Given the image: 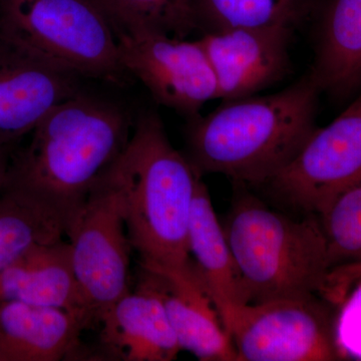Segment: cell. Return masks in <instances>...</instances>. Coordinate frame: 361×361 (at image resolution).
<instances>
[{
    "mask_svg": "<svg viewBox=\"0 0 361 361\" xmlns=\"http://www.w3.org/2000/svg\"><path fill=\"white\" fill-rule=\"evenodd\" d=\"M135 122L122 102L82 87L45 116L26 146L14 149L4 188L30 195L70 224L127 146Z\"/></svg>",
    "mask_w": 361,
    "mask_h": 361,
    "instance_id": "6da1fadb",
    "label": "cell"
},
{
    "mask_svg": "<svg viewBox=\"0 0 361 361\" xmlns=\"http://www.w3.org/2000/svg\"><path fill=\"white\" fill-rule=\"evenodd\" d=\"M320 90L310 73L269 96L223 101L188 118L187 158L201 175L264 185L295 157L316 129Z\"/></svg>",
    "mask_w": 361,
    "mask_h": 361,
    "instance_id": "7a4b0ae2",
    "label": "cell"
},
{
    "mask_svg": "<svg viewBox=\"0 0 361 361\" xmlns=\"http://www.w3.org/2000/svg\"><path fill=\"white\" fill-rule=\"evenodd\" d=\"M122 200L128 235L142 263L186 265L190 218L201 174L171 144L154 110L135 118L127 146L104 173Z\"/></svg>",
    "mask_w": 361,
    "mask_h": 361,
    "instance_id": "3957f363",
    "label": "cell"
},
{
    "mask_svg": "<svg viewBox=\"0 0 361 361\" xmlns=\"http://www.w3.org/2000/svg\"><path fill=\"white\" fill-rule=\"evenodd\" d=\"M249 303L315 296L334 270L319 218L298 220L241 193L224 227Z\"/></svg>",
    "mask_w": 361,
    "mask_h": 361,
    "instance_id": "277c9868",
    "label": "cell"
},
{
    "mask_svg": "<svg viewBox=\"0 0 361 361\" xmlns=\"http://www.w3.org/2000/svg\"><path fill=\"white\" fill-rule=\"evenodd\" d=\"M0 37L85 80L120 87L134 80L92 0H0Z\"/></svg>",
    "mask_w": 361,
    "mask_h": 361,
    "instance_id": "5b68a950",
    "label": "cell"
},
{
    "mask_svg": "<svg viewBox=\"0 0 361 361\" xmlns=\"http://www.w3.org/2000/svg\"><path fill=\"white\" fill-rule=\"evenodd\" d=\"M71 260L94 324L104 310L130 292V251L120 195L103 174L71 218Z\"/></svg>",
    "mask_w": 361,
    "mask_h": 361,
    "instance_id": "8992f818",
    "label": "cell"
},
{
    "mask_svg": "<svg viewBox=\"0 0 361 361\" xmlns=\"http://www.w3.org/2000/svg\"><path fill=\"white\" fill-rule=\"evenodd\" d=\"M224 327L239 361L341 360L334 320L316 296L240 306Z\"/></svg>",
    "mask_w": 361,
    "mask_h": 361,
    "instance_id": "52a82bcc",
    "label": "cell"
},
{
    "mask_svg": "<svg viewBox=\"0 0 361 361\" xmlns=\"http://www.w3.org/2000/svg\"><path fill=\"white\" fill-rule=\"evenodd\" d=\"M360 180L361 94L329 125L316 128L295 157L265 184L292 205L318 215Z\"/></svg>",
    "mask_w": 361,
    "mask_h": 361,
    "instance_id": "ba28073f",
    "label": "cell"
},
{
    "mask_svg": "<svg viewBox=\"0 0 361 361\" xmlns=\"http://www.w3.org/2000/svg\"><path fill=\"white\" fill-rule=\"evenodd\" d=\"M126 71L146 87L157 103L191 118L219 99L218 85L199 39L161 32L116 37Z\"/></svg>",
    "mask_w": 361,
    "mask_h": 361,
    "instance_id": "9c48e42d",
    "label": "cell"
},
{
    "mask_svg": "<svg viewBox=\"0 0 361 361\" xmlns=\"http://www.w3.org/2000/svg\"><path fill=\"white\" fill-rule=\"evenodd\" d=\"M84 80L0 37V145H18Z\"/></svg>",
    "mask_w": 361,
    "mask_h": 361,
    "instance_id": "30bf717a",
    "label": "cell"
},
{
    "mask_svg": "<svg viewBox=\"0 0 361 361\" xmlns=\"http://www.w3.org/2000/svg\"><path fill=\"white\" fill-rule=\"evenodd\" d=\"M137 285L160 298L182 350L202 361H237L208 287L194 261L180 267L140 263Z\"/></svg>",
    "mask_w": 361,
    "mask_h": 361,
    "instance_id": "8fae6325",
    "label": "cell"
},
{
    "mask_svg": "<svg viewBox=\"0 0 361 361\" xmlns=\"http://www.w3.org/2000/svg\"><path fill=\"white\" fill-rule=\"evenodd\" d=\"M292 30L234 28L204 33L199 42L215 75L222 101L255 96L290 70Z\"/></svg>",
    "mask_w": 361,
    "mask_h": 361,
    "instance_id": "7c38bea8",
    "label": "cell"
},
{
    "mask_svg": "<svg viewBox=\"0 0 361 361\" xmlns=\"http://www.w3.org/2000/svg\"><path fill=\"white\" fill-rule=\"evenodd\" d=\"M97 323L101 350L110 360L171 361L182 350L160 298L140 285L104 310Z\"/></svg>",
    "mask_w": 361,
    "mask_h": 361,
    "instance_id": "4fadbf2b",
    "label": "cell"
},
{
    "mask_svg": "<svg viewBox=\"0 0 361 361\" xmlns=\"http://www.w3.org/2000/svg\"><path fill=\"white\" fill-rule=\"evenodd\" d=\"M90 322L59 308L0 303V361H59L87 355L80 336Z\"/></svg>",
    "mask_w": 361,
    "mask_h": 361,
    "instance_id": "5bb4252c",
    "label": "cell"
},
{
    "mask_svg": "<svg viewBox=\"0 0 361 361\" xmlns=\"http://www.w3.org/2000/svg\"><path fill=\"white\" fill-rule=\"evenodd\" d=\"M18 301L84 316L94 325L63 239L33 247L0 273V303Z\"/></svg>",
    "mask_w": 361,
    "mask_h": 361,
    "instance_id": "9a60e30c",
    "label": "cell"
},
{
    "mask_svg": "<svg viewBox=\"0 0 361 361\" xmlns=\"http://www.w3.org/2000/svg\"><path fill=\"white\" fill-rule=\"evenodd\" d=\"M190 256L208 287L223 325L233 311L249 303L241 275L206 185L199 180L190 218Z\"/></svg>",
    "mask_w": 361,
    "mask_h": 361,
    "instance_id": "2e32d148",
    "label": "cell"
},
{
    "mask_svg": "<svg viewBox=\"0 0 361 361\" xmlns=\"http://www.w3.org/2000/svg\"><path fill=\"white\" fill-rule=\"evenodd\" d=\"M310 75L337 99L361 89V0H329L322 7Z\"/></svg>",
    "mask_w": 361,
    "mask_h": 361,
    "instance_id": "e0dca14e",
    "label": "cell"
},
{
    "mask_svg": "<svg viewBox=\"0 0 361 361\" xmlns=\"http://www.w3.org/2000/svg\"><path fill=\"white\" fill-rule=\"evenodd\" d=\"M196 30L283 28L295 32L317 9L316 0H190Z\"/></svg>",
    "mask_w": 361,
    "mask_h": 361,
    "instance_id": "ac0fdd59",
    "label": "cell"
},
{
    "mask_svg": "<svg viewBox=\"0 0 361 361\" xmlns=\"http://www.w3.org/2000/svg\"><path fill=\"white\" fill-rule=\"evenodd\" d=\"M68 220L30 195L6 189L0 196V273L37 245L63 239Z\"/></svg>",
    "mask_w": 361,
    "mask_h": 361,
    "instance_id": "d6986e66",
    "label": "cell"
},
{
    "mask_svg": "<svg viewBox=\"0 0 361 361\" xmlns=\"http://www.w3.org/2000/svg\"><path fill=\"white\" fill-rule=\"evenodd\" d=\"M110 23L116 37L161 32L186 39L196 30L190 0H92Z\"/></svg>",
    "mask_w": 361,
    "mask_h": 361,
    "instance_id": "ffe728a7",
    "label": "cell"
},
{
    "mask_svg": "<svg viewBox=\"0 0 361 361\" xmlns=\"http://www.w3.org/2000/svg\"><path fill=\"white\" fill-rule=\"evenodd\" d=\"M318 217L334 272L361 266V180L336 195Z\"/></svg>",
    "mask_w": 361,
    "mask_h": 361,
    "instance_id": "44dd1931",
    "label": "cell"
},
{
    "mask_svg": "<svg viewBox=\"0 0 361 361\" xmlns=\"http://www.w3.org/2000/svg\"><path fill=\"white\" fill-rule=\"evenodd\" d=\"M16 145H0V196L4 193L9 164Z\"/></svg>",
    "mask_w": 361,
    "mask_h": 361,
    "instance_id": "7402d4cb",
    "label": "cell"
}]
</instances>
